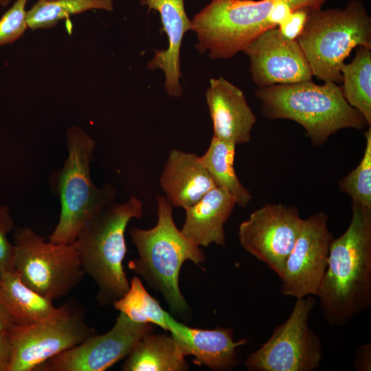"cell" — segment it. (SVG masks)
Returning a JSON list of instances; mask_svg holds the SVG:
<instances>
[{"label":"cell","mask_w":371,"mask_h":371,"mask_svg":"<svg viewBox=\"0 0 371 371\" xmlns=\"http://www.w3.org/2000/svg\"><path fill=\"white\" fill-rule=\"evenodd\" d=\"M94 334L83 309L74 301H68L45 319L12 327L9 371H35L44 362Z\"/></svg>","instance_id":"9c48e42d"},{"label":"cell","mask_w":371,"mask_h":371,"mask_svg":"<svg viewBox=\"0 0 371 371\" xmlns=\"http://www.w3.org/2000/svg\"><path fill=\"white\" fill-rule=\"evenodd\" d=\"M312 295L297 299L288 319L245 361L250 371H313L322 359V342L308 326Z\"/></svg>","instance_id":"30bf717a"},{"label":"cell","mask_w":371,"mask_h":371,"mask_svg":"<svg viewBox=\"0 0 371 371\" xmlns=\"http://www.w3.org/2000/svg\"><path fill=\"white\" fill-rule=\"evenodd\" d=\"M262 114L269 120L287 119L300 124L315 146L323 145L339 130L370 126L344 99L335 82L317 85L311 80L258 88Z\"/></svg>","instance_id":"3957f363"},{"label":"cell","mask_w":371,"mask_h":371,"mask_svg":"<svg viewBox=\"0 0 371 371\" xmlns=\"http://www.w3.org/2000/svg\"><path fill=\"white\" fill-rule=\"evenodd\" d=\"M342 86L346 101L371 125V48L358 46L352 61L342 66Z\"/></svg>","instance_id":"603a6c76"},{"label":"cell","mask_w":371,"mask_h":371,"mask_svg":"<svg viewBox=\"0 0 371 371\" xmlns=\"http://www.w3.org/2000/svg\"><path fill=\"white\" fill-rule=\"evenodd\" d=\"M150 324L131 321L120 313L113 326L93 335L78 345L40 365L35 371H104L126 358L139 339L153 328Z\"/></svg>","instance_id":"7c38bea8"},{"label":"cell","mask_w":371,"mask_h":371,"mask_svg":"<svg viewBox=\"0 0 371 371\" xmlns=\"http://www.w3.org/2000/svg\"><path fill=\"white\" fill-rule=\"evenodd\" d=\"M159 182L172 206L183 209L216 187L201 157L179 149L170 152Z\"/></svg>","instance_id":"ac0fdd59"},{"label":"cell","mask_w":371,"mask_h":371,"mask_svg":"<svg viewBox=\"0 0 371 371\" xmlns=\"http://www.w3.org/2000/svg\"><path fill=\"white\" fill-rule=\"evenodd\" d=\"M143 215V203L135 196L124 203H111L81 229L73 242L85 273L98 287L96 300L101 306L113 304L129 288L123 267L126 254L125 231L131 219H139Z\"/></svg>","instance_id":"5b68a950"},{"label":"cell","mask_w":371,"mask_h":371,"mask_svg":"<svg viewBox=\"0 0 371 371\" xmlns=\"http://www.w3.org/2000/svg\"><path fill=\"white\" fill-rule=\"evenodd\" d=\"M311 10L302 8L293 10L277 27L283 38L289 41H296L302 34Z\"/></svg>","instance_id":"f1b7e54d"},{"label":"cell","mask_w":371,"mask_h":371,"mask_svg":"<svg viewBox=\"0 0 371 371\" xmlns=\"http://www.w3.org/2000/svg\"><path fill=\"white\" fill-rule=\"evenodd\" d=\"M113 305L116 310L134 322L153 324L168 330L165 321L166 311L147 292L137 276L131 280L128 291L115 300Z\"/></svg>","instance_id":"d4e9b609"},{"label":"cell","mask_w":371,"mask_h":371,"mask_svg":"<svg viewBox=\"0 0 371 371\" xmlns=\"http://www.w3.org/2000/svg\"><path fill=\"white\" fill-rule=\"evenodd\" d=\"M296 41L313 76L324 82L339 84L341 67L352 50L359 45L371 48V20L357 1L343 10H313Z\"/></svg>","instance_id":"52a82bcc"},{"label":"cell","mask_w":371,"mask_h":371,"mask_svg":"<svg viewBox=\"0 0 371 371\" xmlns=\"http://www.w3.org/2000/svg\"><path fill=\"white\" fill-rule=\"evenodd\" d=\"M0 302L16 326L42 321L57 310L53 301L25 285L14 270L0 274Z\"/></svg>","instance_id":"ffe728a7"},{"label":"cell","mask_w":371,"mask_h":371,"mask_svg":"<svg viewBox=\"0 0 371 371\" xmlns=\"http://www.w3.org/2000/svg\"><path fill=\"white\" fill-rule=\"evenodd\" d=\"M366 148L359 165L339 181L341 192L348 194L352 203L371 209V128L364 133Z\"/></svg>","instance_id":"484cf974"},{"label":"cell","mask_w":371,"mask_h":371,"mask_svg":"<svg viewBox=\"0 0 371 371\" xmlns=\"http://www.w3.org/2000/svg\"><path fill=\"white\" fill-rule=\"evenodd\" d=\"M27 0H16L0 19V46L12 43L25 32Z\"/></svg>","instance_id":"4316f807"},{"label":"cell","mask_w":371,"mask_h":371,"mask_svg":"<svg viewBox=\"0 0 371 371\" xmlns=\"http://www.w3.org/2000/svg\"><path fill=\"white\" fill-rule=\"evenodd\" d=\"M236 205L235 199L223 188L215 187L197 203L184 209L182 234L199 247L212 243L225 246L224 225Z\"/></svg>","instance_id":"d6986e66"},{"label":"cell","mask_w":371,"mask_h":371,"mask_svg":"<svg viewBox=\"0 0 371 371\" xmlns=\"http://www.w3.org/2000/svg\"><path fill=\"white\" fill-rule=\"evenodd\" d=\"M302 223L296 207L266 203L240 224L239 241L280 278Z\"/></svg>","instance_id":"8fae6325"},{"label":"cell","mask_w":371,"mask_h":371,"mask_svg":"<svg viewBox=\"0 0 371 371\" xmlns=\"http://www.w3.org/2000/svg\"><path fill=\"white\" fill-rule=\"evenodd\" d=\"M327 0H211L191 20L196 49L212 60L228 59L295 10L321 9Z\"/></svg>","instance_id":"7a4b0ae2"},{"label":"cell","mask_w":371,"mask_h":371,"mask_svg":"<svg viewBox=\"0 0 371 371\" xmlns=\"http://www.w3.org/2000/svg\"><path fill=\"white\" fill-rule=\"evenodd\" d=\"M354 366L358 371L371 370V343L357 348L354 355Z\"/></svg>","instance_id":"4dcf8cb0"},{"label":"cell","mask_w":371,"mask_h":371,"mask_svg":"<svg viewBox=\"0 0 371 371\" xmlns=\"http://www.w3.org/2000/svg\"><path fill=\"white\" fill-rule=\"evenodd\" d=\"M12 352L10 330L0 333V371H9Z\"/></svg>","instance_id":"f546056e"},{"label":"cell","mask_w":371,"mask_h":371,"mask_svg":"<svg viewBox=\"0 0 371 371\" xmlns=\"http://www.w3.org/2000/svg\"><path fill=\"white\" fill-rule=\"evenodd\" d=\"M112 11V0H38L27 11V27L32 29L48 28L71 15L90 10Z\"/></svg>","instance_id":"cb8c5ba5"},{"label":"cell","mask_w":371,"mask_h":371,"mask_svg":"<svg viewBox=\"0 0 371 371\" xmlns=\"http://www.w3.org/2000/svg\"><path fill=\"white\" fill-rule=\"evenodd\" d=\"M168 330L183 355L194 357L196 365H204L213 370H229L238 363L236 350L247 339L234 341V330L218 327L215 329L190 328L175 319L166 312Z\"/></svg>","instance_id":"9a60e30c"},{"label":"cell","mask_w":371,"mask_h":371,"mask_svg":"<svg viewBox=\"0 0 371 371\" xmlns=\"http://www.w3.org/2000/svg\"><path fill=\"white\" fill-rule=\"evenodd\" d=\"M12 0H0V5L6 6Z\"/></svg>","instance_id":"d6a6232c"},{"label":"cell","mask_w":371,"mask_h":371,"mask_svg":"<svg viewBox=\"0 0 371 371\" xmlns=\"http://www.w3.org/2000/svg\"><path fill=\"white\" fill-rule=\"evenodd\" d=\"M140 3L147 6L148 10L159 13L162 29L168 41L167 49L156 51L147 67L151 70L161 69L165 74L167 93L179 98L183 91L179 82L181 43L184 34L191 30V20L187 16L184 0H141Z\"/></svg>","instance_id":"e0dca14e"},{"label":"cell","mask_w":371,"mask_h":371,"mask_svg":"<svg viewBox=\"0 0 371 371\" xmlns=\"http://www.w3.org/2000/svg\"><path fill=\"white\" fill-rule=\"evenodd\" d=\"M157 204L158 219L153 228L132 227L129 231L139 257L128 265L161 293L173 313L186 317L190 315V308L179 289L180 269L186 260L197 265L203 263L205 254L177 227L172 217L173 206L166 196H158Z\"/></svg>","instance_id":"277c9868"},{"label":"cell","mask_w":371,"mask_h":371,"mask_svg":"<svg viewBox=\"0 0 371 371\" xmlns=\"http://www.w3.org/2000/svg\"><path fill=\"white\" fill-rule=\"evenodd\" d=\"M188 365L175 341L164 334L143 336L126 357L124 371H185Z\"/></svg>","instance_id":"44dd1931"},{"label":"cell","mask_w":371,"mask_h":371,"mask_svg":"<svg viewBox=\"0 0 371 371\" xmlns=\"http://www.w3.org/2000/svg\"><path fill=\"white\" fill-rule=\"evenodd\" d=\"M14 271L21 281L54 301L78 286L85 274L74 243H54L29 227L14 236Z\"/></svg>","instance_id":"ba28073f"},{"label":"cell","mask_w":371,"mask_h":371,"mask_svg":"<svg viewBox=\"0 0 371 371\" xmlns=\"http://www.w3.org/2000/svg\"><path fill=\"white\" fill-rule=\"evenodd\" d=\"M328 218L326 214L317 212L303 219L301 231L280 278L284 295L296 299L316 295L333 240Z\"/></svg>","instance_id":"4fadbf2b"},{"label":"cell","mask_w":371,"mask_h":371,"mask_svg":"<svg viewBox=\"0 0 371 371\" xmlns=\"http://www.w3.org/2000/svg\"><path fill=\"white\" fill-rule=\"evenodd\" d=\"M243 52L249 58L251 76L258 88L312 80L300 45L283 38L277 27L260 34Z\"/></svg>","instance_id":"5bb4252c"},{"label":"cell","mask_w":371,"mask_h":371,"mask_svg":"<svg viewBox=\"0 0 371 371\" xmlns=\"http://www.w3.org/2000/svg\"><path fill=\"white\" fill-rule=\"evenodd\" d=\"M14 228V221L10 208L0 206V274L14 270V247L9 240L8 234Z\"/></svg>","instance_id":"83f0119b"},{"label":"cell","mask_w":371,"mask_h":371,"mask_svg":"<svg viewBox=\"0 0 371 371\" xmlns=\"http://www.w3.org/2000/svg\"><path fill=\"white\" fill-rule=\"evenodd\" d=\"M235 150L236 144L213 136L201 159L216 186L227 190L235 199L237 205L245 207L252 196L235 172Z\"/></svg>","instance_id":"7402d4cb"},{"label":"cell","mask_w":371,"mask_h":371,"mask_svg":"<svg viewBox=\"0 0 371 371\" xmlns=\"http://www.w3.org/2000/svg\"><path fill=\"white\" fill-rule=\"evenodd\" d=\"M316 296L325 320L343 326L371 305V209L352 203L345 232L333 240Z\"/></svg>","instance_id":"6da1fadb"},{"label":"cell","mask_w":371,"mask_h":371,"mask_svg":"<svg viewBox=\"0 0 371 371\" xmlns=\"http://www.w3.org/2000/svg\"><path fill=\"white\" fill-rule=\"evenodd\" d=\"M213 136L236 145L247 143L256 117L244 93L225 78H211L205 93Z\"/></svg>","instance_id":"2e32d148"},{"label":"cell","mask_w":371,"mask_h":371,"mask_svg":"<svg viewBox=\"0 0 371 371\" xmlns=\"http://www.w3.org/2000/svg\"><path fill=\"white\" fill-rule=\"evenodd\" d=\"M15 324L0 302V333L10 330Z\"/></svg>","instance_id":"1f68e13d"},{"label":"cell","mask_w":371,"mask_h":371,"mask_svg":"<svg viewBox=\"0 0 371 371\" xmlns=\"http://www.w3.org/2000/svg\"><path fill=\"white\" fill-rule=\"evenodd\" d=\"M67 157L54 175L60 201L58 222L48 237L54 243L70 244L81 229L102 209L113 203L115 188L109 183L97 187L92 181L90 165L94 157L95 141L77 126L67 130Z\"/></svg>","instance_id":"8992f818"}]
</instances>
